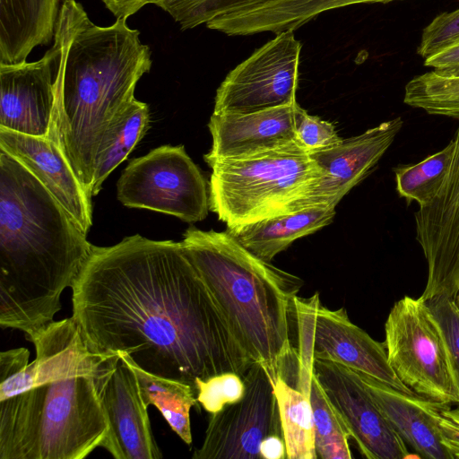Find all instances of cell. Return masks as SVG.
<instances>
[{"label": "cell", "mask_w": 459, "mask_h": 459, "mask_svg": "<svg viewBox=\"0 0 459 459\" xmlns=\"http://www.w3.org/2000/svg\"><path fill=\"white\" fill-rule=\"evenodd\" d=\"M72 290V316L94 352L126 353L195 389L221 373L243 378L254 363L181 242L136 234L93 246Z\"/></svg>", "instance_id": "cell-1"}, {"label": "cell", "mask_w": 459, "mask_h": 459, "mask_svg": "<svg viewBox=\"0 0 459 459\" xmlns=\"http://www.w3.org/2000/svg\"><path fill=\"white\" fill-rule=\"evenodd\" d=\"M0 354V459H82L103 447L109 425L95 376L111 355L91 351L73 316ZM113 354V353H112Z\"/></svg>", "instance_id": "cell-2"}, {"label": "cell", "mask_w": 459, "mask_h": 459, "mask_svg": "<svg viewBox=\"0 0 459 459\" xmlns=\"http://www.w3.org/2000/svg\"><path fill=\"white\" fill-rule=\"evenodd\" d=\"M65 39L55 81L48 138L60 148L90 198L97 160L152 67L151 50L126 20L91 22L82 5L65 0Z\"/></svg>", "instance_id": "cell-3"}, {"label": "cell", "mask_w": 459, "mask_h": 459, "mask_svg": "<svg viewBox=\"0 0 459 459\" xmlns=\"http://www.w3.org/2000/svg\"><path fill=\"white\" fill-rule=\"evenodd\" d=\"M51 193L0 150V325L26 337L54 321L93 245Z\"/></svg>", "instance_id": "cell-4"}, {"label": "cell", "mask_w": 459, "mask_h": 459, "mask_svg": "<svg viewBox=\"0 0 459 459\" xmlns=\"http://www.w3.org/2000/svg\"><path fill=\"white\" fill-rule=\"evenodd\" d=\"M181 243L250 359L273 382L283 377L298 359L290 332L303 281L258 258L227 230L190 226Z\"/></svg>", "instance_id": "cell-5"}, {"label": "cell", "mask_w": 459, "mask_h": 459, "mask_svg": "<svg viewBox=\"0 0 459 459\" xmlns=\"http://www.w3.org/2000/svg\"><path fill=\"white\" fill-rule=\"evenodd\" d=\"M210 167L209 208L228 228L288 213L320 176L315 160L298 143Z\"/></svg>", "instance_id": "cell-6"}, {"label": "cell", "mask_w": 459, "mask_h": 459, "mask_svg": "<svg viewBox=\"0 0 459 459\" xmlns=\"http://www.w3.org/2000/svg\"><path fill=\"white\" fill-rule=\"evenodd\" d=\"M294 321L298 331V385L307 387L314 359L342 364L366 373L385 384L412 394L391 368L384 342L369 336L353 324L344 307L329 309L316 293L308 299H294Z\"/></svg>", "instance_id": "cell-7"}, {"label": "cell", "mask_w": 459, "mask_h": 459, "mask_svg": "<svg viewBox=\"0 0 459 459\" xmlns=\"http://www.w3.org/2000/svg\"><path fill=\"white\" fill-rule=\"evenodd\" d=\"M388 362L402 383L418 395L459 404L446 349L426 301L405 296L385 324Z\"/></svg>", "instance_id": "cell-8"}, {"label": "cell", "mask_w": 459, "mask_h": 459, "mask_svg": "<svg viewBox=\"0 0 459 459\" xmlns=\"http://www.w3.org/2000/svg\"><path fill=\"white\" fill-rule=\"evenodd\" d=\"M122 204L176 216L186 222L208 214L209 185L183 145H162L130 160L117 184Z\"/></svg>", "instance_id": "cell-9"}, {"label": "cell", "mask_w": 459, "mask_h": 459, "mask_svg": "<svg viewBox=\"0 0 459 459\" xmlns=\"http://www.w3.org/2000/svg\"><path fill=\"white\" fill-rule=\"evenodd\" d=\"M300 50L292 30L276 34L226 75L213 112L248 114L297 103Z\"/></svg>", "instance_id": "cell-10"}, {"label": "cell", "mask_w": 459, "mask_h": 459, "mask_svg": "<svg viewBox=\"0 0 459 459\" xmlns=\"http://www.w3.org/2000/svg\"><path fill=\"white\" fill-rule=\"evenodd\" d=\"M243 381V397L212 414L194 459H258L266 437H283L273 382L267 370L254 362Z\"/></svg>", "instance_id": "cell-11"}, {"label": "cell", "mask_w": 459, "mask_h": 459, "mask_svg": "<svg viewBox=\"0 0 459 459\" xmlns=\"http://www.w3.org/2000/svg\"><path fill=\"white\" fill-rule=\"evenodd\" d=\"M64 39L65 21L59 13L53 46L39 60L0 63V128L48 138Z\"/></svg>", "instance_id": "cell-12"}, {"label": "cell", "mask_w": 459, "mask_h": 459, "mask_svg": "<svg viewBox=\"0 0 459 459\" xmlns=\"http://www.w3.org/2000/svg\"><path fill=\"white\" fill-rule=\"evenodd\" d=\"M313 373L364 457H408L406 444L382 413L358 371L334 361L314 359Z\"/></svg>", "instance_id": "cell-13"}, {"label": "cell", "mask_w": 459, "mask_h": 459, "mask_svg": "<svg viewBox=\"0 0 459 459\" xmlns=\"http://www.w3.org/2000/svg\"><path fill=\"white\" fill-rule=\"evenodd\" d=\"M455 152L446 181L435 198L414 213L416 239L428 264L424 291L455 299L459 288V126L453 137Z\"/></svg>", "instance_id": "cell-14"}, {"label": "cell", "mask_w": 459, "mask_h": 459, "mask_svg": "<svg viewBox=\"0 0 459 459\" xmlns=\"http://www.w3.org/2000/svg\"><path fill=\"white\" fill-rule=\"evenodd\" d=\"M109 429L104 444L116 459H160L137 377L121 352L111 354L95 376Z\"/></svg>", "instance_id": "cell-15"}, {"label": "cell", "mask_w": 459, "mask_h": 459, "mask_svg": "<svg viewBox=\"0 0 459 459\" xmlns=\"http://www.w3.org/2000/svg\"><path fill=\"white\" fill-rule=\"evenodd\" d=\"M403 125L402 117H397L330 149L310 153L320 176L289 206L288 213L311 207L335 208L372 171Z\"/></svg>", "instance_id": "cell-16"}, {"label": "cell", "mask_w": 459, "mask_h": 459, "mask_svg": "<svg viewBox=\"0 0 459 459\" xmlns=\"http://www.w3.org/2000/svg\"><path fill=\"white\" fill-rule=\"evenodd\" d=\"M297 105L248 114L213 112L208 123L212 144L204 156L205 162L211 166L221 160L250 157L297 143Z\"/></svg>", "instance_id": "cell-17"}, {"label": "cell", "mask_w": 459, "mask_h": 459, "mask_svg": "<svg viewBox=\"0 0 459 459\" xmlns=\"http://www.w3.org/2000/svg\"><path fill=\"white\" fill-rule=\"evenodd\" d=\"M0 150L31 172L88 233L92 225L91 198L53 140L0 128Z\"/></svg>", "instance_id": "cell-18"}, {"label": "cell", "mask_w": 459, "mask_h": 459, "mask_svg": "<svg viewBox=\"0 0 459 459\" xmlns=\"http://www.w3.org/2000/svg\"><path fill=\"white\" fill-rule=\"evenodd\" d=\"M367 389L389 423L420 457L454 459L441 441L438 415L448 403L407 394L362 372Z\"/></svg>", "instance_id": "cell-19"}, {"label": "cell", "mask_w": 459, "mask_h": 459, "mask_svg": "<svg viewBox=\"0 0 459 459\" xmlns=\"http://www.w3.org/2000/svg\"><path fill=\"white\" fill-rule=\"evenodd\" d=\"M61 0H0V63L19 64L54 40Z\"/></svg>", "instance_id": "cell-20"}, {"label": "cell", "mask_w": 459, "mask_h": 459, "mask_svg": "<svg viewBox=\"0 0 459 459\" xmlns=\"http://www.w3.org/2000/svg\"><path fill=\"white\" fill-rule=\"evenodd\" d=\"M335 208L311 207L228 228L227 231L258 258L271 262L296 239L329 225Z\"/></svg>", "instance_id": "cell-21"}, {"label": "cell", "mask_w": 459, "mask_h": 459, "mask_svg": "<svg viewBox=\"0 0 459 459\" xmlns=\"http://www.w3.org/2000/svg\"><path fill=\"white\" fill-rule=\"evenodd\" d=\"M123 354L137 377L145 405H154L172 430L185 443L191 445L190 410L198 403L195 387L187 383L151 374L138 367L127 354Z\"/></svg>", "instance_id": "cell-22"}, {"label": "cell", "mask_w": 459, "mask_h": 459, "mask_svg": "<svg viewBox=\"0 0 459 459\" xmlns=\"http://www.w3.org/2000/svg\"><path fill=\"white\" fill-rule=\"evenodd\" d=\"M287 459H316L312 409L308 395L280 376L273 381Z\"/></svg>", "instance_id": "cell-23"}, {"label": "cell", "mask_w": 459, "mask_h": 459, "mask_svg": "<svg viewBox=\"0 0 459 459\" xmlns=\"http://www.w3.org/2000/svg\"><path fill=\"white\" fill-rule=\"evenodd\" d=\"M454 152L455 141L452 139L442 150L420 162L395 168L396 190L400 196L408 204L412 201L417 202L419 207L429 204L446 179Z\"/></svg>", "instance_id": "cell-24"}, {"label": "cell", "mask_w": 459, "mask_h": 459, "mask_svg": "<svg viewBox=\"0 0 459 459\" xmlns=\"http://www.w3.org/2000/svg\"><path fill=\"white\" fill-rule=\"evenodd\" d=\"M149 122L148 105L134 99L126 110L108 145L97 160L91 185L92 196L99 194L109 174L127 158L145 135Z\"/></svg>", "instance_id": "cell-25"}, {"label": "cell", "mask_w": 459, "mask_h": 459, "mask_svg": "<svg viewBox=\"0 0 459 459\" xmlns=\"http://www.w3.org/2000/svg\"><path fill=\"white\" fill-rule=\"evenodd\" d=\"M308 397L317 456L322 459H351L350 434L314 373Z\"/></svg>", "instance_id": "cell-26"}, {"label": "cell", "mask_w": 459, "mask_h": 459, "mask_svg": "<svg viewBox=\"0 0 459 459\" xmlns=\"http://www.w3.org/2000/svg\"><path fill=\"white\" fill-rule=\"evenodd\" d=\"M403 102L430 115L459 119V75L434 70L417 75L407 82Z\"/></svg>", "instance_id": "cell-27"}, {"label": "cell", "mask_w": 459, "mask_h": 459, "mask_svg": "<svg viewBox=\"0 0 459 459\" xmlns=\"http://www.w3.org/2000/svg\"><path fill=\"white\" fill-rule=\"evenodd\" d=\"M272 0H147L168 13L181 30L264 4Z\"/></svg>", "instance_id": "cell-28"}, {"label": "cell", "mask_w": 459, "mask_h": 459, "mask_svg": "<svg viewBox=\"0 0 459 459\" xmlns=\"http://www.w3.org/2000/svg\"><path fill=\"white\" fill-rule=\"evenodd\" d=\"M425 301L441 335L459 394V308L455 299L443 296Z\"/></svg>", "instance_id": "cell-29"}, {"label": "cell", "mask_w": 459, "mask_h": 459, "mask_svg": "<svg viewBox=\"0 0 459 459\" xmlns=\"http://www.w3.org/2000/svg\"><path fill=\"white\" fill-rule=\"evenodd\" d=\"M197 402L211 414L226 405L239 401L245 392L243 378L232 372L212 376L205 380H195Z\"/></svg>", "instance_id": "cell-30"}, {"label": "cell", "mask_w": 459, "mask_h": 459, "mask_svg": "<svg viewBox=\"0 0 459 459\" xmlns=\"http://www.w3.org/2000/svg\"><path fill=\"white\" fill-rule=\"evenodd\" d=\"M295 136L298 144L309 154L330 149L343 140L332 123L309 115L299 104L295 111Z\"/></svg>", "instance_id": "cell-31"}, {"label": "cell", "mask_w": 459, "mask_h": 459, "mask_svg": "<svg viewBox=\"0 0 459 459\" xmlns=\"http://www.w3.org/2000/svg\"><path fill=\"white\" fill-rule=\"evenodd\" d=\"M458 40L459 8L437 15L424 28L417 53L425 60Z\"/></svg>", "instance_id": "cell-32"}, {"label": "cell", "mask_w": 459, "mask_h": 459, "mask_svg": "<svg viewBox=\"0 0 459 459\" xmlns=\"http://www.w3.org/2000/svg\"><path fill=\"white\" fill-rule=\"evenodd\" d=\"M441 441L454 459H459V407L445 406L438 415Z\"/></svg>", "instance_id": "cell-33"}, {"label": "cell", "mask_w": 459, "mask_h": 459, "mask_svg": "<svg viewBox=\"0 0 459 459\" xmlns=\"http://www.w3.org/2000/svg\"><path fill=\"white\" fill-rule=\"evenodd\" d=\"M424 65L444 74L459 75V40L425 59Z\"/></svg>", "instance_id": "cell-34"}, {"label": "cell", "mask_w": 459, "mask_h": 459, "mask_svg": "<svg viewBox=\"0 0 459 459\" xmlns=\"http://www.w3.org/2000/svg\"><path fill=\"white\" fill-rule=\"evenodd\" d=\"M310 17H316L324 12L356 4L388 3L394 0H299Z\"/></svg>", "instance_id": "cell-35"}, {"label": "cell", "mask_w": 459, "mask_h": 459, "mask_svg": "<svg viewBox=\"0 0 459 459\" xmlns=\"http://www.w3.org/2000/svg\"><path fill=\"white\" fill-rule=\"evenodd\" d=\"M117 19L126 20L147 4V0H101Z\"/></svg>", "instance_id": "cell-36"}, {"label": "cell", "mask_w": 459, "mask_h": 459, "mask_svg": "<svg viewBox=\"0 0 459 459\" xmlns=\"http://www.w3.org/2000/svg\"><path fill=\"white\" fill-rule=\"evenodd\" d=\"M260 455L264 459L287 458L286 445L283 437L278 435L266 437L260 445Z\"/></svg>", "instance_id": "cell-37"}, {"label": "cell", "mask_w": 459, "mask_h": 459, "mask_svg": "<svg viewBox=\"0 0 459 459\" xmlns=\"http://www.w3.org/2000/svg\"><path fill=\"white\" fill-rule=\"evenodd\" d=\"M455 301L456 306H457V307H458V308H459V288H458V291H457V293H456V296H455Z\"/></svg>", "instance_id": "cell-38"}]
</instances>
